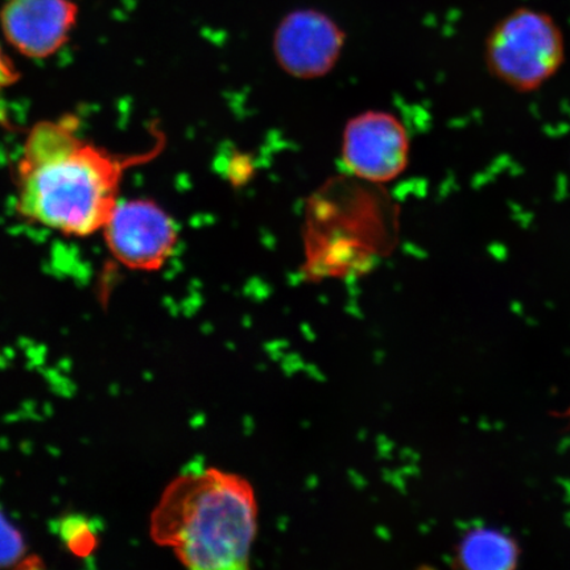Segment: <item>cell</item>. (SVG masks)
<instances>
[{
	"instance_id": "obj_1",
	"label": "cell",
	"mask_w": 570,
	"mask_h": 570,
	"mask_svg": "<svg viewBox=\"0 0 570 570\" xmlns=\"http://www.w3.org/2000/svg\"><path fill=\"white\" fill-rule=\"evenodd\" d=\"M76 117L41 120L28 132L16 168L17 210L21 217L70 237L102 232L119 204L130 167L154 151L117 155L80 135Z\"/></svg>"
},
{
	"instance_id": "obj_2",
	"label": "cell",
	"mask_w": 570,
	"mask_h": 570,
	"mask_svg": "<svg viewBox=\"0 0 570 570\" xmlns=\"http://www.w3.org/2000/svg\"><path fill=\"white\" fill-rule=\"evenodd\" d=\"M259 505L244 476L216 468L177 476L153 512L149 534L195 570L249 568Z\"/></svg>"
},
{
	"instance_id": "obj_3",
	"label": "cell",
	"mask_w": 570,
	"mask_h": 570,
	"mask_svg": "<svg viewBox=\"0 0 570 570\" xmlns=\"http://www.w3.org/2000/svg\"><path fill=\"white\" fill-rule=\"evenodd\" d=\"M566 39L547 12L520 7L499 20L484 46L489 73L517 92L544 87L566 62Z\"/></svg>"
},
{
	"instance_id": "obj_4",
	"label": "cell",
	"mask_w": 570,
	"mask_h": 570,
	"mask_svg": "<svg viewBox=\"0 0 570 570\" xmlns=\"http://www.w3.org/2000/svg\"><path fill=\"white\" fill-rule=\"evenodd\" d=\"M102 233L114 258L135 271L160 269L178 239L175 220L158 203L146 198L119 202Z\"/></svg>"
},
{
	"instance_id": "obj_5",
	"label": "cell",
	"mask_w": 570,
	"mask_h": 570,
	"mask_svg": "<svg viewBox=\"0 0 570 570\" xmlns=\"http://www.w3.org/2000/svg\"><path fill=\"white\" fill-rule=\"evenodd\" d=\"M410 137L404 125L386 111L355 116L342 135V160L360 180L382 185L401 176L410 161Z\"/></svg>"
},
{
	"instance_id": "obj_6",
	"label": "cell",
	"mask_w": 570,
	"mask_h": 570,
	"mask_svg": "<svg viewBox=\"0 0 570 570\" xmlns=\"http://www.w3.org/2000/svg\"><path fill=\"white\" fill-rule=\"evenodd\" d=\"M344 46L345 32L336 21L313 10L288 13L274 38L277 63L298 80H316L331 73Z\"/></svg>"
},
{
	"instance_id": "obj_7",
	"label": "cell",
	"mask_w": 570,
	"mask_h": 570,
	"mask_svg": "<svg viewBox=\"0 0 570 570\" xmlns=\"http://www.w3.org/2000/svg\"><path fill=\"white\" fill-rule=\"evenodd\" d=\"M77 17L71 0H9L0 11V27L19 53L47 59L67 45Z\"/></svg>"
},
{
	"instance_id": "obj_8",
	"label": "cell",
	"mask_w": 570,
	"mask_h": 570,
	"mask_svg": "<svg viewBox=\"0 0 570 570\" xmlns=\"http://www.w3.org/2000/svg\"><path fill=\"white\" fill-rule=\"evenodd\" d=\"M517 541L501 531L479 527L463 534L453 567L466 570H512L518 566Z\"/></svg>"
},
{
	"instance_id": "obj_9",
	"label": "cell",
	"mask_w": 570,
	"mask_h": 570,
	"mask_svg": "<svg viewBox=\"0 0 570 570\" xmlns=\"http://www.w3.org/2000/svg\"><path fill=\"white\" fill-rule=\"evenodd\" d=\"M27 547L21 533L0 510V568H10L26 561Z\"/></svg>"
},
{
	"instance_id": "obj_10",
	"label": "cell",
	"mask_w": 570,
	"mask_h": 570,
	"mask_svg": "<svg viewBox=\"0 0 570 570\" xmlns=\"http://www.w3.org/2000/svg\"><path fill=\"white\" fill-rule=\"evenodd\" d=\"M20 73L10 57L7 56L0 47V125L9 128V116H7L4 104H3V95L4 91L16 85L19 81Z\"/></svg>"
}]
</instances>
